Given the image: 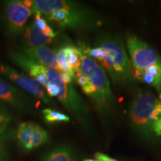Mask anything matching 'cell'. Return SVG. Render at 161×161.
<instances>
[{"label":"cell","mask_w":161,"mask_h":161,"mask_svg":"<svg viewBox=\"0 0 161 161\" xmlns=\"http://www.w3.org/2000/svg\"><path fill=\"white\" fill-rule=\"evenodd\" d=\"M27 96L15 86L0 79V100L7 102L14 108L25 109L29 105Z\"/></svg>","instance_id":"8fae6325"},{"label":"cell","mask_w":161,"mask_h":161,"mask_svg":"<svg viewBox=\"0 0 161 161\" xmlns=\"http://www.w3.org/2000/svg\"><path fill=\"white\" fill-rule=\"evenodd\" d=\"M3 146H2L1 142H0V157L3 154Z\"/></svg>","instance_id":"484cf974"},{"label":"cell","mask_w":161,"mask_h":161,"mask_svg":"<svg viewBox=\"0 0 161 161\" xmlns=\"http://www.w3.org/2000/svg\"><path fill=\"white\" fill-rule=\"evenodd\" d=\"M95 158L98 161H118L116 159L110 158L108 155H106V154H102L101 152H96L95 154Z\"/></svg>","instance_id":"603a6c76"},{"label":"cell","mask_w":161,"mask_h":161,"mask_svg":"<svg viewBox=\"0 0 161 161\" xmlns=\"http://www.w3.org/2000/svg\"><path fill=\"white\" fill-rule=\"evenodd\" d=\"M126 46L130 56L133 70H144L152 64L161 61L158 54L136 36H127Z\"/></svg>","instance_id":"8992f818"},{"label":"cell","mask_w":161,"mask_h":161,"mask_svg":"<svg viewBox=\"0 0 161 161\" xmlns=\"http://www.w3.org/2000/svg\"><path fill=\"white\" fill-rule=\"evenodd\" d=\"M35 12H39L62 28L72 29L89 28L98 22L89 10L71 1L34 0L32 14Z\"/></svg>","instance_id":"6da1fadb"},{"label":"cell","mask_w":161,"mask_h":161,"mask_svg":"<svg viewBox=\"0 0 161 161\" xmlns=\"http://www.w3.org/2000/svg\"><path fill=\"white\" fill-rule=\"evenodd\" d=\"M65 58L74 72H79L81 65V56L83 55L81 49L73 45H68L64 47Z\"/></svg>","instance_id":"5bb4252c"},{"label":"cell","mask_w":161,"mask_h":161,"mask_svg":"<svg viewBox=\"0 0 161 161\" xmlns=\"http://www.w3.org/2000/svg\"><path fill=\"white\" fill-rule=\"evenodd\" d=\"M75 79L78 84V86L81 88L82 91L86 96H87L90 98H91L92 94L91 82L87 76L82 73L81 72H75Z\"/></svg>","instance_id":"ffe728a7"},{"label":"cell","mask_w":161,"mask_h":161,"mask_svg":"<svg viewBox=\"0 0 161 161\" xmlns=\"http://www.w3.org/2000/svg\"><path fill=\"white\" fill-rule=\"evenodd\" d=\"M32 14V9L26 7L23 1H9L5 3V19L11 35L22 31Z\"/></svg>","instance_id":"ba28073f"},{"label":"cell","mask_w":161,"mask_h":161,"mask_svg":"<svg viewBox=\"0 0 161 161\" xmlns=\"http://www.w3.org/2000/svg\"><path fill=\"white\" fill-rule=\"evenodd\" d=\"M60 78H61V80L66 84H72V79L74 78L69 74L63 73V72H60Z\"/></svg>","instance_id":"d4e9b609"},{"label":"cell","mask_w":161,"mask_h":161,"mask_svg":"<svg viewBox=\"0 0 161 161\" xmlns=\"http://www.w3.org/2000/svg\"><path fill=\"white\" fill-rule=\"evenodd\" d=\"M0 72L11 81L14 82L19 87L23 88L26 92L41 100L44 103L47 104L49 102V99L46 96L41 84L37 83L25 74L18 72L6 64L0 65Z\"/></svg>","instance_id":"52a82bcc"},{"label":"cell","mask_w":161,"mask_h":161,"mask_svg":"<svg viewBox=\"0 0 161 161\" xmlns=\"http://www.w3.org/2000/svg\"><path fill=\"white\" fill-rule=\"evenodd\" d=\"M48 140V134L42 127L37 124L34 125L32 130L31 140H30L28 151L36 148L46 142Z\"/></svg>","instance_id":"e0dca14e"},{"label":"cell","mask_w":161,"mask_h":161,"mask_svg":"<svg viewBox=\"0 0 161 161\" xmlns=\"http://www.w3.org/2000/svg\"><path fill=\"white\" fill-rule=\"evenodd\" d=\"M22 52L46 67L60 72L56 59V53L48 46H42L39 47H30L25 46H23Z\"/></svg>","instance_id":"30bf717a"},{"label":"cell","mask_w":161,"mask_h":161,"mask_svg":"<svg viewBox=\"0 0 161 161\" xmlns=\"http://www.w3.org/2000/svg\"><path fill=\"white\" fill-rule=\"evenodd\" d=\"M33 14H35V22H34L33 24H35L38 29L41 30L42 32L46 36L52 38L55 37L57 35V33L54 31V30L48 25L46 20L41 17L40 13H39V12H35Z\"/></svg>","instance_id":"d6986e66"},{"label":"cell","mask_w":161,"mask_h":161,"mask_svg":"<svg viewBox=\"0 0 161 161\" xmlns=\"http://www.w3.org/2000/svg\"><path fill=\"white\" fill-rule=\"evenodd\" d=\"M132 124L138 128L152 129V125L161 119V100L148 90L140 89L130 108Z\"/></svg>","instance_id":"277c9868"},{"label":"cell","mask_w":161,"mask_h":161,"mask_svg":"<svg viewBox=\"0 0 161 161\" xmlns=\"http://www.w3.org/2000/svg\"><path fill=\"white\" fill-rule=\"evenodd\" d=\"M83 161H98V160H96V159H90V158H87V159H85V160H84Z\"/></svg>","instance_id":"4316f807"},{"label":"cell","mask_w":161,"mask_h":161,"mask_svg":"<svg viewBox=\"0 0 161 161\" xmlns=\"http://www.w3.org/2000/svg\"><path fill=\"white\" fill-rule=\"evenodd\" d=\"M26 46L30 47H39L45 44L52 43L54 38L47 37L36 26L32 23L25 29L24 35Z\"/></svg>","instance_id":"4fadbf2b"},{"label":"cell","mask_w":161,"mask_h":161,"mask_svg":"<svg viewBox=\"0 0 161 161\" xmlns=\"http://www.w3.org/2000/svg\"><path fill=\"white\" fill-rule=\"evenodd\" d=\"M152 130L156 133L157 135L161 136V119L153 123Z\"/></svg>","instance_id":"cb8c5ba5"},{"label":"cell","mask_w":161,"mask_h":161,"mask_svg":"<svg viewBox=\"0 0 161 161\" xmlns=\"http://www.w3.org/2000/svg\"><path fill=\"white\" fill-rule=\"evenodd\" d=\"M35 123L30 122H22L18 126L17 130V141L18 143L24 149L28 150L30 140H31V136L33 127Z\"/></svg>","instance_id":"2e32d148"},{"label":"cell","mask_w":161,"mask_h":161,"mask_svg":"<svg viewBox=\"0 0 161 161\" xmlns=\"http://www.w3.org/2000/svg\"><path fill=\"white\" fill-rule=\"evenodd\" d=\"M42 161H74L73 153L69 147H58L43 156Z\"/></svg>","instance_id":"9a60e30c"},{"label":"cell","mask_w":161,"mask_h":161,"mask_svg":"<svg viewBox=\"0 0 161 161\" xmlns=\"http://www.w3.org/2000/svg\"><path fill=\"white\" fill-rule=\"evenodd\" d=\"M8 56L14 63L27 72L32 79L43 86L46 84L47 82L46 66L25 55L23 52L11 51L9 52Z\"/></svg>","instance_id":"9c48e42d"},{"label":"cell","mask_w":161,"mask_h":161,"mask_svg":"<svg viewBox=\"0 0 161 161\" xmlns=\"http://www.w3.org/2000/svg\"><path fill=\"white\" fill-rule=\"evenodd\" d=\"M98 46L104 50L105 57L100 62L107 70L113 81L119 84H126L132 81L131 62L127 55L123 43L119 38L105 35L98 40Z\"/></svg>","instance_id":"7a4b0ae2"},{"label":"cell","mask_w":161,"mask_h":161,"mask_svg":"<svg viewBox=\"0 0 161 161\" xmlns=\"http://www.w3.org/2000/svg\"><path fill=\"white\" fill-rule=\"evenodd\" d=\"M80 71L91 82L92 94L90 100L100 115L107 114L114 102L110 81L104 68L97 60L82 55Z\"/></svg>","instance_id":"3957f363"},{"label":"cell","mask_w":161,"mask_h":161,"mask_svg":"<svg viewBox=\"0 0 161 161\" xmlns=\"http://www.w3.org/2000/svg\"><path fill=\"white\" fill-rule=\"evenodd\" d=\"M47 82L55 83L59 86L60 93L58 99L69 111L78 119H84L88 116V108L83 98L78 93L72 84L64 83L60 78V72L46 69Z\"/></svg>","instance_id":"5b68a950"},{"label":"cell","mask_w":161,"mask_h":161,"mask_svg":"<svg viewBox=\"0 0 161 161\" xmlns=\"http://www.w3.org/2000/svg\"><path fill=\"white\" fill-rule=\"evenodd\" d=\"M46 88L47 93L51 96V97H58L60 93V88L57 84L55 83H50L48 82L43 86Z\"/></svg>","instance_id":"7402d4cb"},{"label":"cell","mask_w":161,"mask_h":161,"mask_svg":"<svg viewBox=\"0 0 161 161\" xmlns=\"http://www.w3.org/2000/svg\"><path fill=\"white\" fill-rule=\"evenodd\" d=\"M159 98L161 100V89L160 90V95H159Z\"/></svg>","instance_id":"83f0119b"},{"label":"cell","mask_w":161,"mask_h":161,"mask_svg":"<svg viewBox=\"0 0 161 161\" xmlns=\"http://www.w3.org/2000/svg\"><path fill=\"white\" fill-rule=\"evenodd\" d=\"M133 76L148 84L160 92L161 89V61L154 64L144 70H133Z\"/></svg>","instance_id":"7c38bea8"},{"label":"cell","mask_w":161,"mask_h":161,"mask_svg":"<svg viewBox=\"0 0 161 161\" xmlns=\"http://www.w3.org/2000/svg\"><path fill=\"white\" fill-rule=\"evenodd\" d=\"M44 119L48 123H56V122H69L70 119L66 114L56 111L55 110L46 108L43 110Z\"/></svg>","instance_id":"ac0fdd59"},{"label":"cell","mask_w":161,"mask_h":161,"mask_svg":"<svg viewBox=\"0 0 161 161\" xmlns=\"http://www.w3.org/2000/svg\"><path fill=\"white\" fill-rule=\"evenodd\" d=\"M11 115L5 110V108L0 104V137L5 134L8 125L11 122Z\"/></svg>","instance_id":"44dd1931"}]
</instances>
